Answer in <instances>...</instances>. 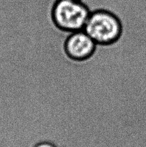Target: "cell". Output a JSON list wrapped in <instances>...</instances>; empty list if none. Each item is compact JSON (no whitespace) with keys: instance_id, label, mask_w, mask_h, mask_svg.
<instances>
[{"instance_id":"obj_4","label":"cell","mask_w":146,"mask_h":147,"mask_svg":"<svg viewBox=\"0 0 146 147\" xmlns=\"http://www.w3.org/2000/svg\"><path fill=\"white\" fill-rule=\"evenodd\" d=\"M35 147H56L54 144L49 142H42L38 144Z\"/></svg>"},{"instance_id":"obj_1","label":"cell","mask_w":146,"mask_h":147,"mask_svg":"<svg viewBox=\"0 0 146 147\" xmlns=\"http://www.w3.org/2000/svg\"><path fill=\"white\" fill-rule=\"evenodd\" d=\"M84 30L97 44L114 43L121 36V25L111 13L105 10L91 13Z\"/></svg>"},{"instance_id":"obj_5","label":"cell","mask_w":146,"mask_h":147,"mask_svg":"<svg viewBox=\"0 0 146 147\" xmlns=\"http://www.w3.org/2000/svg\"><path fill=\"white\" fill-rule=\"evenodd\" d=\"M75 1H80V0H75Z\"/></svg>"},{"instance_id":"obj_3","label":"cell","mask_w":146,"mask_h":147,"mask_svg":"<svg viewBox=\"0 0 146 147\" xmlns=\"http://www.w3.org/2000/svg\"><path fill=\"white\" fill-rule=\"evenodd\" d=\"M95 42L84 30L72 32L66 42V51L73 59L83 60L93 54Z\"/></svg>"},{"instance_id":"obj_2","label":"cell","mask_w":146,"mask_h":147,"mask_svg":"<svg viewBox=\"0 0 146 147\" xmlns=\"http://www.w3.org/2000/svg\"><path fill=\"white\" fill-rule=\"evenodd\" d=\"M90 14L83 3L75 0H58L53 11L56 25L71 32L84 30Z\"/></svg>"}]
</instances>
